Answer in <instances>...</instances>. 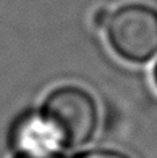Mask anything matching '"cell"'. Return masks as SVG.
Here are the masks:
<instances>
[{
  "label": "cell",
  "instance_id": "obj_1",
  "mask_svg": "<svg viewBox=\"0 0 157 158\" xmlns=\"http://www.w3.org/2000/svg\"><path fill=\"white\" fill-rule=\"evenodd\" d=\"M39 113L60 148H76L88 143L99 124L96 98L89 90L73 84L55 87L44 98Z\"/></svg>",
  "mask_w": 157,
  "mask_h": 158
},
{
  "label": "cell",
  "instance_id": "obj_2",
  "mask_svg": "<svg viewBox=\"0 0 157 158\" xmlns=\"http://www.w3.org/2000/svg\"><path fill=\"white\" fill-rule=\"evenodd\" d=\"M107 44L118 58L146 64L157 55V10L141 2L123 3L109 13L104 26Z\"/></svg>",
  "mask_w": 157,
  "mask_h": 158
},
{
  "label": "cell",
  "instance_id": "obj_3",
  "mask_svg": "<svg viewBox=\"0 0 157 158\" xmlns=\"http://www.w3.org/2000/svg\"><path fill=\"white\" fill-rule=\"evenodd\" d=\"M11 145L16 152L60 150L54 132L39 111L24 113L15 121L11 129Z\"/></svg>",
  "mask_w": 157,
  "mask_h": 158
},
{
  "label": "cell",
  "instance_id": "obj_4",
  "mask_svg": "<svg viewBox=\"0 0 157 158\" xmlns=\"http://www.w3.org/2000/svg\"><path fill=\"white\" fill-rule=\"evenodd\" d=\"M76 158H131L122 152L117 150H105V148H94V150H88L84 153H80Z\"/></svg>",
  "mask_w": 157,
  "mask_h": 158
},
{
  "label": "cell",
  "instance_id": "obj_5",
  "mask_svg": "<svg viewBox=\"0 0 157 158\" xmlns=\"http://www.w3.org/2000/svg\"><path fill=\"white\" fill-rule=\"evenodd\" d=\"M13 158H65L60 150H44V152H16Z\"/></svg>",
  "mask_w": 157,
  "mask_h": 158
},
{
  "label": "cell",
  "instance_id": "obj_6",
  "mask_svg": "<svg viewBox=\"0 0 157 158\" xmlns=\"http://www.w3.org/2000/svg\"><path fill=\"white\" fill-rule=\"evenodd\" d=\"M109 13L105 8H99L94 11V15H92V24H94L96 29H104V26L107 23V18H109Z\"/></svg>",
  "mask_w": 157,
  "mask_h": 158
},
{
  "label": "cell",
  "instance_id": "obj_7",
  "mask_svg": "<svg viewBox=\"0 0 157 158\" xmlns=\"http://www.w3.org/2000/svg\"><path fill=\"white\" fill-rule=\"evenodd\" d=\"M152 81H154V84H155V87H157V61H155V64H154V68H152Z\"/></svg>",
  "mask_w": 157,
  "mask_h": 158
}]
</instances>
